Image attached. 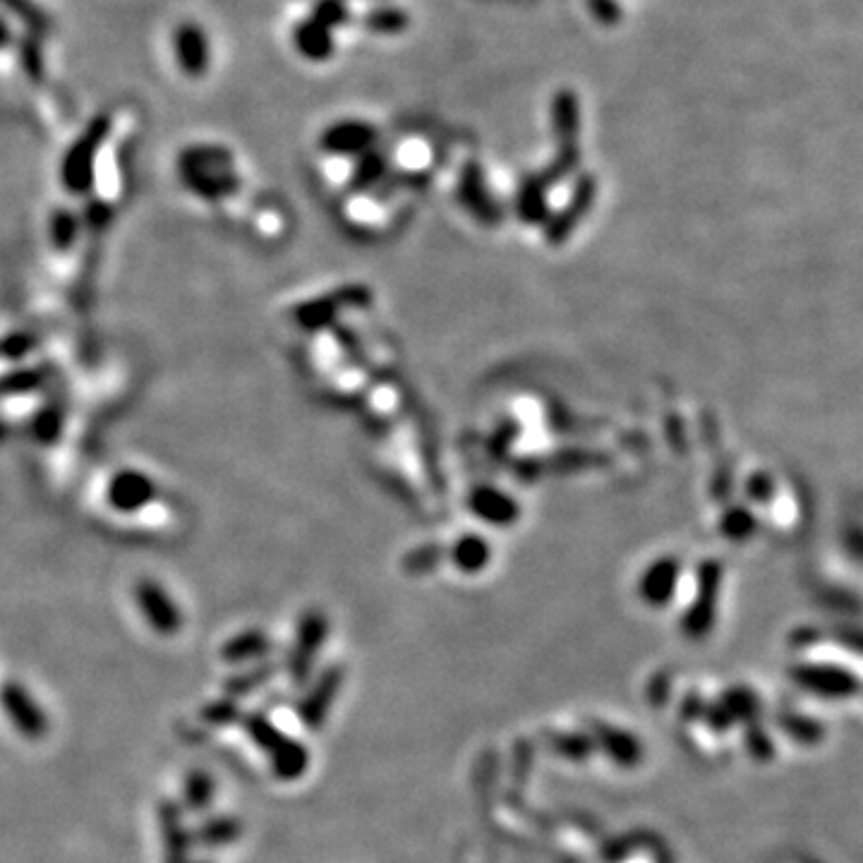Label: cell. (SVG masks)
Masks as SVG:
<instances>
[{
  "label": "cell",
  "instance_id": "1",
  "mask_svg": "<svg viewBox=\"0 0 863 863\" xmlns=\"http://www.w3.org/2000/svg\"><path fill=\"white\" fill-rule=\"evenodd\" d=\"M242 727L260 751L272 761V773L284 783H296L310 767V751L305 743L288 737L264 713H242Z\"/></svg>",
  "mask_w": 863,
  "mask_h": 863
},
{
  "label": "cell",
  "instance_id": "2",
  "mask_svg": "<svg viewBox=\"0 0 863 863\" xmlns=\"http://www.w3.org/2000/svg\"><path fill=\"white\" fill-rule=\"evenodd\" d=\"M183 183L204 200H221L240 188V180L230 171V154L221 147H192L180 157Z\"/></svg>",
  "mask_w": 863,
  "mask_h": 863
},
{
  "label": "cell",
  "instance_id": "3",
  "mask_svg": "<svg viewBox=\"0 0 863 863\" xmlns=\"http://www.w3.org/2000/svg\"><path fill=\"white\" fill-rule=\"evenodd\" d=\"M109 133H111V121L107 115H97V118L85 127V133L79 135L77 142L70 147L61 166V178L65 188L73 195H87L91 190V185H95L97 157L101 145L107 142Z\"/></svg>",
  "mask_w": 863,
  "mask_h": 863
},
{
  "label": "cell",
  "instance_id": "4",
  "mask_svg": "<svg viewBox=\"0 0 863 863\" xmlns=\"http://www.w3.org/2000/svg\"><path fill=\"white\" fill-rule=\"evenodd\" d=\"M720 586H722V566L717 562H705L701 571H698L696 598L691 604H688V610L681 620V628L688 638L701 640L713 631L717 602H720Z\"/></svg>",
  "mask_w": 863,
  "mask_h": 863
},
{
  "label": "cell",
  "instance_id": "5",
  "mask_svg": "<svg viewBox=\"0 0 863 863\" xmlns=\"http://www.w3.org/2000/svg\"><path fill=\"white\" fill-rule=\"evenodd\" d=\"M0 708H3L10 725L27 741H43L51 734V720L46 710L34 701L27 686L5 681L0 686Z\"/></svg>",
  "mask_w": 863,
  "mask_h": 863
},
{
  "label": "cell",
  "instance_id": "6",
  "mask_svg": "<svg viewBox=\"0 0 863 863\" xmlns=\"http://www.w3.org/2000/svg\"><path fill=\"white\" fill-rule=\"evenodd\" d=\"M789 676L803 691L827 698V701H842V698L859 693V679L847 667H839V664H797V667L789 670Z\"/></svg>",
  "mask_w": 863,
  "mask_h": 863
},
{
  "label": "cell",
  "instance_id": "7",
  "mask_svg": "<svg viewBox=\"0 0 863 863\" xmlns=\"http://www.w3.org/2000/svg\"><path fill=\"white\" fill-rule=\"evenodd\" d=\"M326 636H329V620L322 612L310 610L302 614L296 643L288 658V674L296 686H305L312 679L314 662H317Z\"/></svg>",
  "mask_w": 863,
  "mask_h": 863
},
{
  "label": "cell",
  "instance_id": "8",
  "mask_svg": "<svg viewBox=\"0 0 863 863\" xmlns=\"http://www.w3.org/2000/svg\"><path fill=\"white\" fill-rule=\"evenodd\" d=\"M343 676L346 674H343L341 664H332V667H326L317 676V679L312 681V686L308 688V693L298 701V705H296L298 720L310 731H320L324 727V722L329 720V713H332V708L336 703L338 691H341Z\"/></svg>",
  "mask_w": 863,
  "mask_h": 863
},
{
  "label": "cell",
  "instance_id": "9",
  "mask_svg": "<svg viewBox=\"0 0 863 863\" xmlns=\"http://www.w3.org/2000/svg\"><path fill=\"white\" fill-rule=\"evenodd\" d=\"M135 598L139 610L147 624L154 628L159 636H176L183 628V612L176 604V600H171V595L163 590L159 583L154 580H139L135 588Z\"/></svg>",
  "mask_w": 863,
  "mask_h": 863
},
{
  "label": "cell",
  "instance_id": "10",
  "mask_svg": "<svg viewBox=\"0 0 863 863\" xmlns=\"http://www.w3.org/2000/svg\"><path fill=\"white\" fill-rule=\"evenodd\" d=\"M595 197H598V178L590 176V173H583V176L576 180L571 200L559 209V214H554L550 224H547V240L552 245H562L571 233L576 230L580 221L586 218Z\"/></svg>",
  "mask_w": 863,
  "mask_h": 863
},
{
  "label": "cell",
  "instance_id": "11",
  "mask_svg": "<svg viewBox=\"0 0 863 863\" xmlns=\"http://www.w3.org/2000/svg\"><path fill=\"white\" fill-rule=\"evenodd\" d=\"M459 202L468 209V212L477 221H483V224H497V221L501 218V209L495 202L492 192H489V188H487L485 171L480 163H475V161L465 163L461 171Z\"/></svg>",
  "mask_w": 863,
  "mask_h": 863
},
{
  "label": "cell",
  "instance_id": "12",
  "mask_svg": "<svg viewBox=\"0 0 863 863\" xmlns=\"http://www.w3.org/2000/svg\"><path fill=\"white\" fill-rule=\"evenodd\" d=\"M159 827L163 842V863H190L192 835L188 833L183 821V809L176 801L161 799L159 801Z\"/></svg>",
  "mask_w": 863,
  "mask_h": 863
},
{
  "label": "cell",
  "instance_id": "13",
  "mask_svg": "<svg viewBox=\"0 0 863 863\" xmlns=\"http://www.w3.org/2000/svg\"><path fill=\"white\" fill-rule=\"evenodd\" d=\"M377 142V130L363 121H341L326 127L322 149L334 157H363Z\"/></svg>",
  "mask_w": 863,
  "mask_h": 863
},
{
  "label": "cell",
  "instance_id": "14",
  "mask_svg": "<svg viewBox=\"0 0 863 863\" xmlns=\"http://www.w3.org/2000/svg\"><path fill=\"white\" fill-rule=\"evenodd\" d=\"M157 497V485L147 475L137 471H123L109 485V501L113 509L123 513H133L151 504Z\"/></svg>",
  "mask_w": 863,
  "mask_h": 863
},
{
  "label": "cell",
  "instance_id": "15",
  "mask_svg": "<svg viewBox=\"0 0 863 863\" xmlns=\"http://www.w3.org/2000/svg\"><path fill=\"white\" fill-rule=\"evenodd\" d=\"M176 55L185 75L202 77L209 67L207 34L195 22H185L176 29Z\"/></svg>",
  "mask_w": 863,
  "mask_h": 863
},
{
  "label": "cell",
  "instance_id": "16",
  "mask_svg": "<svg viewBox=\"0 0 863 863\" xmlns=\"http://www.w3.org/2000/svg\"><path fill=\"white\" fill-rule=\"evenodd\" d=\"M681 566L676 559H660V562L652 564L643 580H640V598H643L652 608H664L676 592L679 586Z\"/></svg>",
  "mask_w": 863,
  "mask_h": 863
},
{
  "label": "cell",
  "instance_id": "17",
  "mask_svg": "<svg viewBox=\"0 0 863 863\" xmlns=\"http://www.w3.org/2000/svg\"><path fill=\"white\" fill-rule=\"evenodd\" d=\"M595 743L612 758L614 763L624 767H634L643 761V743L638 741L636 734L624 731L612 725H595Z\"/></svg>",
  "mask_w": 863,
  "mask_h": 863
},
{
  "label": "cell",
  "instance_id": "18",
  "mask_svg": "<svg viewBox=\"0 0 863 863\" xmlns=\"http://www.w3.org/2000/svg\"><path fill=\"white\" fill-rule=\"evenodd\" d=\"M552 130L556 145H574L578 142L580 133V101L571 89L556 91L552 99Z\"/></svg>",
  "mask_w": 863,
  "mask_h": 863
},
{
  "label": "cell",
  "instance_id": "19",
  "mask_svg": "<svg viewBox=\"0 0 863 863\" xmlns=\"http://www.w3.org/2000/svg\"><path fill=\"white\" fill-rule=\"evenodd\" d=\"M296 49L302 58H308L312 63L329 61L334 53V32L324 27L317 20H302L293 34Z\"/></svg>",
  "mask_w": 863,
  "mask_h": 863
},
{
  "label": "cell",
  "instance_id": "20",
  "mask_svg": "<svg viewBox=\"0 0 863 863\" xmlns=\"http://www.w3.org/2000/svg\"><path fill=\"white\" fill-rule=\"evenodd\" d=\"M471 506L477 516L492 523V526H509L518 516L516 501L492 487H480L477 492H473Z\"/></svg>",
  "mask_w": 863,
  "mask_h": 863
},
{
  "label": "cell",
  "instance_id": "21",
  "mask_svg": "<svg viewBox=\"0 0 863 863\" xmlns=\"http://www.w3.org/2000/svg\"><path fill=\"white\" fill-rule=\"evenodd\" d=\"M242 833V821L236 815H212V818L197 825L192 839L204 849H224L236 845Z\"/></svg>",
  "mask_w": 863,
  "mask_h": 863
},
{
  "label": "cell",
  "instance_id": "22",
  "mask_svg": "<svg viewBox=\"0 0 863 863\" xmlns=\"http://www.w3.org/2000/svg\"><path fill=\"white\" fill-rule=\"evenodd\" d=\"M547 192H550V188L540 178V173L521 183L516 195V212L526 224H538L550 214V197H547Z\"/></svg>",
  "mask_w": 863,
  "mask_h": 863
},
{
  "label": "cell",
  "instance_id": "23",
  "mask_svg": "<svg viewBox=\"0 0 863 863\" xmlns=\"http://www.w3.org/2000/svg\"><path fill=\"white\" fill-rule=\"evenodd\" d=\"M272 648H274V643L270 636L260 631V628H250V631H242V634L226 640L224 648H221V660L224 662L260 660L264 655H270Z\"/></svg>",
  "mask_w": 863,
  "mask_h": 863
},
{
  "label": "cell",
  "instance_id": "24",
  "mask_svg": "<svg viewBox=\"0 0 863 863\" xmlns=\"http://www.w3.org/2000/svg\"><path fill=\"white\" fill-rule=\"evenodd\" d=\"M216 799L214 777L202 767L190 770L183 783V809L188 813H207Z\"/></svg>",
  "mask_w": 863,
  "mask_h": 863
},
{
  "label": "cell",
  "instance_id": "25",
  "mask_svg": "<svg viewBox=\"0 0 863 863\" xmlns=\"http://www.w3.org/2000/svg\"><path fill=\"white\" fill-rule=\"evenodd\" d=\"M720 705L727 710V715L731 717L734 725H737V722H741L746 727L755 725L758 715H761V701H758V696L746 686L729 688V691L722 693Z\"/></svg>",
  "mask_w": 863,
  "mask_h": 863
},
{
  "label": "cell",
  "instance_id": "26",
  "mask_svg": "<svg viewBox=\"0 0 863 863\" xmlns=\"http://www.w3.org/2000/svg\"><path fill=\"white\" fill-rule=\"evenodd\" d=\"M360 293H363V290H346V293H341V296L320 298V300H314V302H308V305H302L296 312V317H298V322L302 326H305V329H322L324 324H329L334 320V314H336L338 308H341L343 300L348 302V300L360 296Z\"/></svg>",
  "mask_w": 863,
  "mask_h": 863
},
{
  "label": "cell",
  "instance_id": "27",
  "mask_svg": "<svg viewBox=\"0 0 863 863\" xmlns=\"http://www.w3.org/2000/svg\"><path fill=\"white\" fill-rule=\"evenodd\" d=\"M451 559L461 571H465V574H475V571H483L489 564L492 550H489V545L483 538H477V535H465V538L453 545Z\"/></svg>",
  "mask_w": 863,
  "mask_h": 863
},
{
  "label": "cell",
  "instance_id": "28",
  "mask_svg": "<svg viewBox=\"0 0 863 863\" xmlns=\"http://www.w3.org/2000/svg\"><path fill=\"white\" fill-rule=\"evenodd\" d=\"M276 670H278V664H274V662L257 664L254 670L240 672L236 676H230V679H226L224 691H226L228 698H236V701H238V698L250 696V693L257 691V688H262L264 684H270L276 676Z\"/></svg>",
  "mask_w": 863,
  "mask_h": 863
},
{
  "label": "cell",
  "instance_id": "29",
  "mask_svg": "<svg viewBox=\"0 0 863 863\" xmlns=\"http://www.w3.org/2000/svg\"><path fill=\"white\" fill-rule=\"evenodd\" d=\"M384 173H387V159H384L379 151H365L363 157H358V163L351 176V190L365 192L372 185H377Z\"/></svg>",
  "mask_w": 863,
  "mask_h": 863
},
{
  "label": "cell",
  "instance_id": "30",
  "mask_svg": "<svg viewBox=\"0 0 863 863\" xmlns=\"http://www.w3.org/2000/svg\"><path fill=\"white\" fill-rule=\"evenodd\" d=\"M363 27L372 34H401L408 27V13L393 5L372 8L363 15Z\"/></svg>",
  "mask_w": 863,
  "mask_h": 863
},
{
  "label": "cell",
  "instance_id": "31",
  "mask_svg": "<svg viewBox=\"0 0 863 863\" xmlns=\"http://www.w3.org/2000/svg\"><path fill=\"white\" fill-rule=\"evenodd\" d=\"M0 5H3L8 13H13L15 17H20L25 25L34 32V34H43L51 29V20L49 15L43 13V10L34 3V0H0Z\"/></svg>",
  "mask_w": 863,
  "mask_h": 863
},
{
  "label": "cell",
  "instance_id": "32",
  "mask_svg": "<svg viewBox=\"0 0 863 863\" xmlns=\"http://www.w3.org/2000/svg\"><path fill=\"white\" fill-rule=\"evenodd\" d=\"M779 725L799 743H818L823 739V725L806 715H787L779 720Z\"/></svg>",
  "mask_w": 863,
  "mask_h": 863
},
{
  "label": "cell",
  "instance_id": "33",
  "mask_svg": "<svg viewBox=\"0 0 863 863\" xmlns=\"http://www.w3.org/2000/svg\"><path fill=\"white\" fill-rule=\"evenodd\" d=\"M202 720L209 722V725L214 727H228V725H236V722L242 720V708L238 705L236 698H221V701H214L204 705L202 710Z\"/></svg>",
  "mask_w": 863,
  "mask_h": 863
},
{
  "label": "cell",
  "instance_id": "34",
  "mask_svg": "<svg viewBox=\"0 0 863 863\" xmlns=\"http://www.w3.org/2000/svg\"><path fill=\"white\" fill-rule=\"evenodd\" d=\"M77 228H79L77 216L73 212H67V209H58L51 218V238H53L55 248L65 252L70 245L75 242Z\"/></svg>",
  "mask_w": 863,
  "mask_h": 863
},
{
  "label": "cell",
  "instance_id": "35",
  "mask_svg": "<svg viewBox=\"0 0 863 863\" xmlns=\"http://www.w3.org/2000/svg\"><path fill=\"white\" fill-rule=\"evenodd\" d=\"M351 13H348L346 0H317L312 8V20L322 22L324 27H329L332 32L336 27H343Z\"/></svg>",
  "mask_w": 863,
  "mask_h": 863
},
{
  "label": "cell",
  "instance_id": "36",
  "mask_svg": "<svg viewBox=\"0 0 863 863\" xmlns=\"http://www.w3.org/2000/svg\"><path fill=\"white\" fill-rule=\"evenodd\" d=\"M20 65L32 82H43V55L37 37H27L20 46Z\"/></svg>",
  "mask_w": 863,
  "mask_h": 863
},
{
  "label": "cell",
  "instance_id": "37",
  "mask_svg": "<svg viewBox=\"0 0 863 863\" xmlns=\"http://www.w3.org/2000/svg\"><path fill=\"white\" fill-rule=\"evenodd\" d=\"M586 5L595 22H600L602 27H616L622 22L624 10L616 0H586Z\"/></svg>",
  "mask_w": 863,
  "mask_h": 863
},
{
  "label": "cell",
  "instance_id": "38",
  "mask_svg": "<svg viewBox=\"0 0 863 863\" xmlns=\"http://www.w3.org/2000/svg\"><path fill=\"white\" fill-rule=\"evenodd\" d=\"M554 746L559 753L568 755L571 761H583L592 751V741L586 734H564V737H556Z\"/></svg>",
  "mask_w": 863,
  "mask_h": 863
},
{
  "label": "cell",
  "instance_id": "39",
  "mask_svg": "<svg viewBox=\"0 0 863 863\" xmlns=\"http://www.w3.org/2000/svg\"><path fill=\"white\" fill-rule=\"evenodd\" d=\"M41 379L43 377L39 375V372H34V370L15 372V375H10V377H5L3 382H0V393H27L32 389L41 387Z\"/></svg>",
  "mask_w": 863,
  "mask_h": 863
},
{
  "label": "cell",
  "instance_id": "40",
  "mask_svg": "<svg viewBox=\"0 0 863 863\" xmlns=\"http://www.w3.org/2000/svg\"><path fill=\"white\" fill-rule=\"evenodd\" d=\"M746 729H749L746 731V743H749L751 753L758 758V761H770V758L775 755V746L773 739H770V734L758 727V722Z\"/></svg>",
  "mask_w": 863,
  "mask_h": 863
},
{
  "label": "cell",
  "instance_id": "41",
  "mask_svg": "<svg viewBox=\"0 0 863 863\" xmlns=\"http://www.w3.org/2000/svg\"><path fill=\"white\" fill-rule=\"evenodd\" d=\"M722 528H725V533L729 535V538L741 540V538H746V535H751V530H753V516H751L749 511L737 509V511L727 513L725 521H722Z\"/></svg>",
  "mask_w": 863,
  "mask_h": 863
},
{
  "label": "cell",
  "instance_id": "42",
  "mask_svg": "<svg viewBox=\"0 0 863 863\" xmlns=\"http://www.w3.org/2000/svg\"><path fill=\"white\" fill-rule=\"evenodd\" d=\"M441 559V550L439 547H423V550L413 552L408 556L405 568L408 571H429Z\"/></svg>",
  "mask_w": 863,
  "mask_h": 863
},
{
  "label": "cell",
  "instance_id": "43",
  "mask_svg": "<svg viewBox=\"0 0 863 863\" xmlns=\"http://www.w3.org/2000/svg\"><path fill=\"white\" fill-rule=\"evenodd\" d=\"M703 720H705L708 725L713 727L715 731H727V729L734 727V722H731V717L727 715V710L722 708L720 703H713V705H708V703H705Z\"/></svg>",
  "mask_w": 863,
  "mask_h": 863
},
{
  "label": "cell",
  "instance_id": "44",
  "mask_svg": "<svg viewBox=\"0 0 863 863\" xmlns=\"http://www.w3.org/2000/svg\"><path fill=\"white\" fill-rule=\"evenodd\" d=\"M37 432H39V437H43V439H53L58 432H61V415H55L53 411L41 415L37 420Z\"/></svg>",
  "mask_w": 863,
  "mask_h": 863
},
{
  "label": "cell",
  "instance_id": "45",
  "mask_svg": "<svg viewBox=\"0 0 863 863\" xmlns=\"http://www.w3.org/2000/svg\"><path fill=\"white\" fill-rule=\"evenodd\" d=\"M87 221L91 226L95 228H101V226H107V221L111 218V209L103 204V202H91L89 207H87Z\"/></svg>",
  "mask_w": 863,
  "mask_h": 863
},
{
  "label": "cell",
  "instance_id": "46",
  "mask_svg": "<svg viewBox=\"0 0 863 863\" xmlns=\"http://www.w3.org/2000/svg\"><path fill=\"white\" fill-rule=\"evenodd\" d=\"M684 720H701L703 717V710H705V701L698 693H691L684 701Z\"/></svg>",
  "mask_w": 863,
  "mask_h": 863
},
{
  "label": "cell",
  "instance_id": "47",
  "mask_svg": "<svg viewBox=\"0 0 863 863\" xmlns=\"http://www.w3.org/2000/svg\"><path fill=\"white\" fill-rule=\"evenodd\" d=\"M10 41H13V32H10L5 20H0V49H8Z\"/></svg>",
  "mask_w": 863,
  "mask_h": 863
},
{
  "label": "cell",
  "instance_id": "48",
  "mask_svg": "<svg viewBox=\"0 0 863 863\" xmlns=\"http://www.w3.org/2000/svg\"><path fill=\"white\" fill-rule=\"evenodd\" d=\"M190 863H207V861H190Z\"/></svg>",
  "mask_w": 863,
  "mask_h": 863
}]
</instances>
